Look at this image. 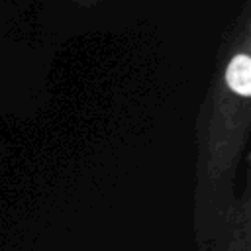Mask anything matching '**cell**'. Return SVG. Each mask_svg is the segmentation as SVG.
Listing matches in <instances>:
<instances>
[{
    "label": "cell",
    "mask_w": 251,
    "mask_h": 251,
    "mask_svg": "<svg viewBox=\"0 0 251 251\" xmlns=\"http://www.w3.org/2000/svg\"><path fill=\"white\" fill-rule=\"evenodd\" d=\"M251 133V2L245 0L218 47L196 116L198 184H231Z\"/></svg>",
    "instance_id": "obj_1"
},
{
    "label": "cell",
    "mask_w": 251,
    "mask_h": 251,
    "mask_svg": "<svg viewBox=\"0 0 251 251\" xmlns=\"http://www.w3.org/2000/svg\"><path fill=\"white\" fill-rule=\"evenodd\" d=\"M249 214H251V202H249V190L245 188L239 198H231L224 208V220L231 235L229 239L231 251H249V227H251Z\"/></svg>",
    "instance_id": "obj_2"
},
{
    "label": "cell",
    "mask_w": 251,
    "mask_h": 251,
    "mask_svg": "<svg viewBox=\"0 0 251 251\" xmlns=\"http://www.w3.org/2000/svg\"><path fill=\"white\" fill-rule=\"evenodd\" d=\"M75 4H78V6H84V8H92V6H96V4H102L104 0H73Z\"/></svg>",
    "instance_id": "obj_3"
}]
</instances>
